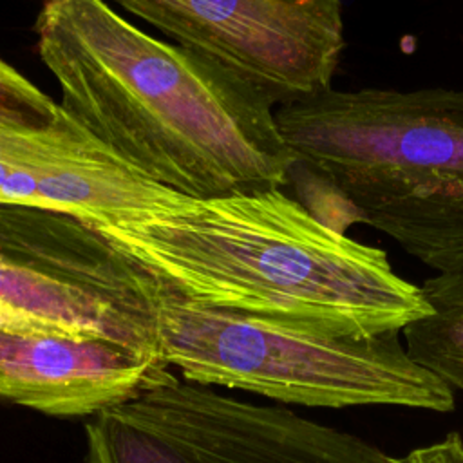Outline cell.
Here are the masks:
<instances>
[{"label": "cell", "mask_w": 463, "mask_h": 463, "mask_svg": "<svg viewBox=\"0 0 463 463\" xmlns=\"http://www.w3.org/2000/svg\"><path fill=\"white\" fill-rule=\"evenodd\" d=\"M34 33L60 107L152 181L195 199L289 181L297 159L277 105L232 71L107 0H45Z\"/></svg>", "instance_id": "6da1fadb"}, {"label": "cell", "mask_w": 463, "mask_h": 463, "mask_svg": "<svg viewBox=\"0 0 463 463\" xmlns=\"http://www.w3.org/2000/svg\"><path fill=\"white\" fill-rule=\"evenodd\" d=\"M391 463H463V439L458 432H449L438 441L392 458Z\"/></svg>", "instance_id": "7c38bea8"}, {"label": "cell", "mask_w": 463, "mask_h": 463, "mask_svg": "<svg viewBox=\"0 0 463 463\" xmlns=\"http://www.w3.org/2000/svg\"><path fill=\"white\" fill-rule=\"evenodd\" d=\"M168 289L92 224L0 204V311L24 331L159 354L156 315Z\"/></svg>", "instance_id": "5b68a950"}, {"label": "cell", "mask_w": 463, "mask_h": 463, "mask_svg": "<svg viewBox=\"0 0 463 463\" xmlns=\"http://www.w3.org/2000/svg\"><path fill=\"white\" fill-rule=\"evenodd\" d=\"M170 371L156 353L103 338L0 331V400L49 416H94Z\"/></svg>", "instance_id": "9c48e42d"}, {"label": "cell", "mask_w": 463, "mask_h": 463, "mask_svg": "<svg viewBox=\"0 0 463 463\" xmlns=\"http://www.w3.org/2000/svg\"><path fill=\"white\" fill-rule=\"evenodd\" d=\"M302 204H333L438 273L463 271V89H329L275 110Z\"/></svg>", "instance_id": "3957f363"}, {"label": "cell", "mask_w": 463, "mask_h": 463, "mask_svg": "<svg viewBox=\"0 0 463 463\" xmlns=\"http://www.w3.org/2000/svg\"><path fill=\"white\" fill-rule=\"evenodd\" d=\"M0 105L40 116H51L56 110L58 101L0 58Z\"/></svg>", "instance_id": "8fae6325"}, {"label": "cell", "mask_w": 463, "mask_h": 463, "mask_svg": "<svg viewBox=\"0 0 463 463\" xmlns=\"http://www.w3.org/2000/svg\"><path fill=\"white\" fill-rule=\"evenodd\" d=\"M163 362L181 378L306 407L454 409L449 385L405 351L402 331L354 335L213 307L168 289L156 315Z\"/></svg>", "instance_id": "277c9868"}, {"label": "cell", "mask_w": 463, "mask_h": 463, "mask_svg": "<svg viewBox=\"0 0 463 463\" xmlns=\"http://www.w3.org/2000/svg\"><path fill=\"white\" fill-rule=\"evenodd\" d=\"M429 313L402 329L412 362L463 391V271L438 273L421 286Z\"/></svg>", "instance_id": "30bf717a"}, {"label": "cell", "mask_w": 463, "mask_h": 463, "mask_svg": "<svg viewBox=\"0 0 463 463\" xmlns=\"http://www.w3.org/2000/svg\"><path fill=\"white\" fill-rule=\"evenodd\" d=\"M99 230L186 300L354 335L402 331L429 313L383 250L327 224L282 188L190 197Z\"/></svg>", "instance_id": "7a4b0ae2"}, {"label": "cell", "mask_w": 463, "mask_h": 463, "mask_svg": "<svg viewBox=\"0 0 463 463\" xmlns=\"http://www.w3.org/2000/svg\"><path fill=\"white\" fill-rule=\"evenodd\" d=\"M232 71L277 107L331 89L344 49L340 0H112Z\"/></svg>", "instance_id": "52a82bcc"}, {"label": "cell", "mask_w": 463, "mask_h": 463, "mask_svg": "<svg viewBox=\"0 0 463 463\" xmlns=\"http://www.w3.org/2000/svg\"><path fill=\"white\" fill-rule=\"evenodd\" d=\"M85 463H391L371 441L170 371L85 423Z\"/></svg>", "instance_id": "8992f818"}, {"label": "cell", "mask_w": 463, "mask_h": 463, "mask_svg": "<svg viewBox=\"0 0 463 463\" xmlns=\"http://www.w3.org/2000/svg\"><path fill=\"white\" fill-rule=\"evenodd\" d=\"M188 199L118 157L60 103L51 116L0 105V204L51 210L101 228Z\"/></svg>", "instance_id": "ba28073f"}]
</instances>
